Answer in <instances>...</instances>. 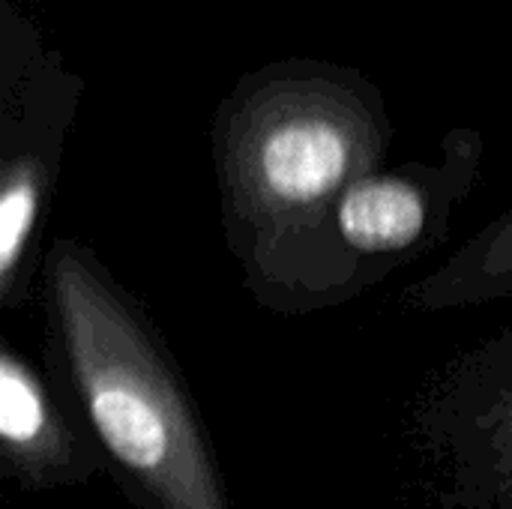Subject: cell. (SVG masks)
Masks as SVG:
<instances>
[{
  "label": "cell",
  "instance_id": "5",
  "mask_svg": "<svg viewBox=\"0 0 512 509\" xmlns=\"http://www.w3.org/2000/svg\"><path fill=\"white\" fill-rule=\"evenodd\" d=\"M480 162L483 135L459 126L444 135L438 162H408L360 177L336 207V240L357 264L435 246L456 204L474 189Z\"/></svg>",
  "mask_w": 512,
  "mask_h": 509
},
{
  "label": "cell",
  "instance_id": "2",
  "mask_svg": "<svg viewBox=\"0 0 512 509\" xmlns=\"http://www.w3.org/2000/svg\"><path fill=\"white\" fill-rule=\"evenodd\" d=\"M48 375L135 509H231L198 405L141 303L78 240L42 264Z\"/></svg>",
  "mask_w": 512,
  "mask_h": 509
},
{
  "label": "cell",
  "instance_id": "1",
  "mask_svg": "<svg viewBox=\"0 0 512 509\" xmlns=\"http://www.w3.org/2000/svg\"><path fill=\"white\" fill-rule=\"evenodd\" d=\"M390 141L384 90L336 60H270L219 99L210 147L222 222L261 300L324 306L366 285L333 216L360 177L384 168Z\"/></svg>",
  "mask_w": 512,
  "mask_h": 509
},
{
  "label": "cell",
  "instance_id": "6",
  "mask_svg": "<svg viewBox=\"0 0 512 509\" xmlns=\"http://www.w3.org/2000/svg\"><path fill=\"white\" fill-rule=\"evenodd\" d=\"M105 471L102 453L57 390L12 342L0 345V477L24 492L72 489Z\"/></svg>",
  "mask_w": 512,
  "mask_h": 509
},
{
  "label": "cell",
  "instance_id": "7",
  "mask_svg": "<svg viewBox=\"0 0 512 509\" xmlns=\"http://www.w3.org/2000/svg\"><path fill=\"white\" fill-rule=\"evenodd\" d=\"M18 6H36V3H42V0H15Z\"/></svg>",
  "mask_w": 512,
  "mask_h": 509
},
{
  "label": "cell",
  "instance_id": "3",
  "mask_svg": "<svg viewBox=\"0 0 512 509\" xmlns=\"http://www.w3.org/2000/svg\"><path fill=\"white\" fill-rule=\"evenodd\" d=\"M84 78L15 0H0V312L36 294L51 207Z\"/></svg>",
  "mask_w": 512,
  "mask_h": 509
},
{
  "label": "cell",
  "instance_id": "4",
  "mask_svg": "<svg viewBox=\"0 0 512 509\" xmlns=\"http://www.w3.org/2000/svg\"><path fill=\"white\" fill-rule=\"evenodd\" d=\"M417 429L447 504L512 509V336L459 360L420 405Z\"/></svg>",
  "mask_w": 512,
  "mask_h": 509
}]
</instances>
